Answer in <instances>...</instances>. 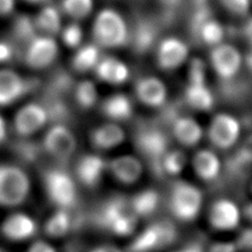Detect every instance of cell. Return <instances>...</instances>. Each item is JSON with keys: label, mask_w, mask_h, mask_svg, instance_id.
Segmentation results:
<instances>
[{"label": "cell", "mask_w": 252, "mask_h": 252, "mask_svg": "<svg viewBox=\"0 0 252 252\" xmlns=\"http://www.w3.org/2000/svg\"><path fill=\"white\" fill-rule=\"evenodd\" d=\"M92 35L100 48H121L128 43L129 26L118 10L104 8L94 18Z\"/></svg>", "instance_id": "obj_1"}, {"label": "cell", "mask_w": 252, "mask_h": 252, "mask_svg": "<svg viewBox=\"0 0 252 252\" xmlns=\"http://www.w3.org/2000/svg\"><path fill=\"white\" fill-rule=\"evenodd\" d=\"M97 221L115 236L125 237L133 233L137 226L138 217L130 206L129 199L124 197H113L101 206L97 213Z\"/></svg>", "instance_id": "obj_2"}, {"label": "cell", "mask_w": 252, "mask_h": 252, "mask_svg": "<svg viewBox=\"0 0 252 252\" xmlns=\"http://www.w3.org/2000/svg\"><path fill=\"white\" fill-rule=\"evenodd\" d=\"M30 181L25 170L15 165H0V206L16 207L29 195Z\"/></svg>", "instance_id": "obj_3"}, {"label": "cell", "mask_w": 252, "mask_h": 252, "mask_svg": "<svg viewBox=\"0 0 252 252\" xmlns=\"http://www.w3.org/2000/svg\"><path fill=\"white\" fill-rule=\"evenodd\" d=\"M177 230L168 220H158L143 229L134 238L129 249L132 252H155L167 248L175 241Z\"/></svg>", "instance_id": "obj_4"}, {"label": "cell", "mask_w": 252, "mask_h": 252, "mask_svg": "<svg viewBox=\"0 0 252 252\" xmlns=\"http://www.w3.org/2000/svg\"><path fill=\"white\" fill-rule=\"evenodd\" d=\"M47 196L58 208L70 209L76 202V186L72 177L62 168H49L43 174Z\"/></svg>", "instance_id": "obj_5"}, {"label": "cell", "mask_w": 252, "mask_h": 252, "mask_svg": "<svg viewBox=\"0 0 252 252\" xmlns=\"http://www.w3.org/2000/svg\"><path fill=\"white\" fill-rule=\"evenodd\" d=\"M185 100L189 106L198 111H209L214 105V95L206 82L205 63L200 59L190 61Z\"/></svg>", "instance_id": "obj_6"}, {"label": "cell", "mask_w": 252, "mask_h": 252, "mask_svg": "<svg viewBox=\"0 0 252 252\" xmlns=\"http://www.w3.org/2000/svg\"><path fill=\"white\" fill-rule=\"evenodd\" d=\"M202 206V192L186 182L174 185L170 193V209L182 221H192L199 215Z\"/></svg>", "instance_id": "obj_7"}, {"label": "cell", "mask_w": 252, "mask_h": 252, "mask_svg": "<svg viewBox=\"0 0 252 252\" xmlns=\"http://www.w3.org/2000/svg\"><path fill=\"white\" fill-rule=\"evenodd\" d=\"M136 146L157 174H161V161L169 151L167 136L157 128H146L139 132Z\"/></svg>", "instance_id": "obj_8"}, {"label": "cell", "mask_w": 252, "mask_h": 252, "mask_svg": "<svg viewBox=\"0 0 252 252\" xmlns=\"http://www.w3.org/2000/svg\"><path fill=\"white\" fill-rule=\"evenodd\" d=\"M39 87L38 79L24 78L12 70H0V106L12 104Z\"/></svg>", "instance_id": "obj_9"}, {"label": "cell", "mask_w": 252, "mask_h": 252, "mask_svg": "<svg viewBox=\"0 0 252 252\" xmlns=\"http://www.w3.org/2000/svg\"><path fill=\"white\" fill-rule=\"evenodd\" d=\"M210 63L220 79L231 80L239 72L244 57L233 44L221 42L211 48Z\"/></svg>", "instance_id": "obj_10"}, {"label": "cell", "mask_w": 252, "mask_h": 252, "mask_svg": "<svg viewBox=\"0 0 252 252\" xmlns=\"http://www.w3.org/2000/svg\"><path fill=\"white\" fill-rule=\"evenodd\" d=\"M43 151L58 160H67L76 148L73 133L64 124H53L48 129L42 143Z\"/></svg>", "instance_id": "obj_11"}, {"label": "cell", "mask_w": 252, "mask_h": 252, "mask_svg": "<svg viewBox=\"0 0 252 252\" xmlns=\"http://www.w3.org/2000/svg\"><path fill=\"white\" fill-rule=\"evenodd\" d=\"M58 55L59 47L56 39L50 35L39 34L26 48L22 59L28 66L41 70L50 66L56 61Z\"/></svg>", "instance_id": "obj_12"}, {"label": "cell", "mask_w": 252, "mask_h": 252, "mask_svg": "<svg viewBox=\"0 0 252 252\" xmlns=\"http://www.w3.org/2000/svg\"><path fill=\"white\" fill-rule=\"evenodd\" d=\"M241 126L235 116L226 113L217 114L209 126L208 136L211 143L220 150L235 145L239 138Z\"/></svg>", "instance_id": "obj_13"}, {"label": "cell", "mask_w": 252, "mask_h": 252, "mask_svg": "<svg viewBox=\"0 0 252 252\" xmlns=\"http://www.w3.org/2000/svg\"><path fill=\"white\" fill-rule=\"evenodd\" d=\"M189 56L188 44L177 37H167L157 43V64L163 70H175L186 62Z\"/></svg>", "instance_id": "obj_14"}, {"label": "cell", "mask_w": 252, "mask_h": 252, "mask_svg": "<svg viewBox=\"0 0 252 252\" xmlns=\"http://www.w3.org/2000/svg\"><path fill=\"white\" fill-rule=\"evenodd\" d=\"M48 122V114L41 103H29L17 112L13 126L20 136L27 137L43 127Z\"/></svg>", "instance_id": "obj_15"}, {"label": "cell", "mask_w": 252, "mask_h": 252, "mask_svg": "<svg viewBox=\"0 0 252 252\" xmlns=\"http://www.w3.org/2000/svg\"><path fill=\"white\" fill-rule=\"evenodd\" d=\"M241 213L236 202L230 199H219L211 207L209 221L218 230H232L240 222Z\"/></svg>", "instance_id": "obj_16"}, {"label": "cell", "mask_w": 252, "mask_h": 252, "mask_svg": "<svg viewBox=\"0 0 252 252\" xmlns=\"http://www.w3.org/2000/svg\"><path fill=\"white\" fill-rule=\"evenodd\" d=\"M39 34L34 18L27 15V13H20L12 21L9 40L16 47L18 53L22 58L26 48Z\"/></svg>", "instance_id": "obj_17"}, {"label": "cell", "mask_w": 252, "mask_h": 252, "mask_svg": "<svg viewBox=\"0 0 252 252\" xmlns=\"http://www.w3.org/2000/svg\"><path fill=\"white\" fill-rule=\"evenodd\" d=\"M106 170L107 163L105 159L96 154L84 155L76 164V176L87 187L96 186Z\"/></svg>", "instance_id": "obj_18"}, {"label": "cell", "mask_w": 252, "mask_h": 252, "mask_svg": "<svg viewBox=\"0 0 252 252\" xmlns=\"http://www.w3.org/2000/svg\"><path fill=\"white\" fill-rule=\"evenodd\" d=\"M135 90L139 101L152 107L161 106L167 98V88L156 76H144L139 79Z\"/></svg>", "instance_id": "obj_19"}, {"label": "cell", "mask_w": 252, "mask_h": 252, "mask_svg": "<svg viewBox=\"0 0 252 252\" xmlns=\"http://www.w3.org/2000/svg\"><path fill=\"white\" fill-rule=\"evenodd\" d=\"M129 28L128 42L133 43V48L137 52H146L150 50L153 44H155L157 34H158V24L151 18L143 17Z\"/></svg>", "instance_id": "obj_20"}, {"label": "cell", "mask_w": 252, "mask_h": 252, "mask_svg": "<svg viewBox=\"0 0 252 252\" xmlns=\"http://www.w3.org/2000/svg\"><path fill=\"white\" fill-rule=\"evenodd\" d=\"M110 173L123 184L136 183L143 173V164L137 157L122 155L112 159L107 164Z\"/></svg>", "instance_id": "obj_21"}, {"label": "cell", "mask_w": 252, "mask_h": 252, "mask_svg": "<svg viewBox=\"0 0 252 252\" xmlns=\"http://www.w3.org/2000/svg\"><path fill=\"white\" fill-rule=\"evenodd\" d=\"M1 231L9 240L24 241L34 235L37 231V224L28 215L12 214L3 221Z\"/></svg>", "instance_id": "obj_22"}, {"label": "cell", "mask_w": 252, "mask_h": 252, "mask_svg": "<svg viewBox=\"0 0 252 252\" xmlns=\"http://www.w3.org/2000/svg\"><path fill=\"white\" fill-rule=\"evenodd\" d=\"M94 71L98 79L110 84H122L129 78L127 64L114 57H102Z\"/></svg>", "instance_id": "obj_23"}, {"label": "cell", "mask_w": 252, "mask_h": 252, "mask_svg": "<svg viewBox=\"0 0 252 252\" xmlns=\"http://www.w3.org/2000/svg\"><path fill=\"white\" fill-rule=\"evenodd\" d=\"M34 22L40 34L55 37L62 29V11L59 7L46 3L34 17Z\"/></svg>", "instance_id": "obj_24"}, {"label": "cell", "mask_w": 252, "mask_h": 252, "mask_svg": "<svg viewBox=\"0 0 252 252\" xmlns=\"http://www.w3.org/2000/svg\"><path fill=\"white\" fill-rule=\"evenodd\" d=\"M125 138L123 128L115 123H105L93 130L91 141L97 150H111L122 144Z\"/></svg>", "instance_id": "obj_25"}, {"label": "cell", "mask_w": 252, "mask_h": 252, "mask_svg": "<svg viewBox=\"0 0 252 252\" xmlns=\"http://www.w3.org/2000/svg\"><path fill=\"white\" fill-rule=\"evenodd\" d=\"M192 166L196 174L206 182L214 181L221 169L219 157L209 150H201L193 156Z\"/></svg>", "instance_id": "obj_26"}, {"label": "cell", "mask_w": 252, "mask_h": 252, "mask_svg": "<svg viewBox=\"0 0 252 252\" xmlns=\"http://www.w3.org/2000/svg\"><path fill=\"white\" fill-rule=\"evenodd\" d=\"M173 133L175 138L185 146H193L202 137V128L200 124L192 118L181 116L175 120L173 124Z\"/></svg>", "instance_id": "obj_27"}, {"label": "cell", "mask_w": 252, "mask_h": 252, "mask_svg": "<svg viewBox=\"0 0 252 252\" xmlns=\"http://www.w3.org/2000/svg\"><path fill=\"white\" fill-rule=\"evenodd\" d=\"M102 111L107 118L113 121L128 120L133 114V104L125 94H113L103 102Z\"/></svg>", "instance_id": "obj_28"}, {"label": "cell", "mask_w": 252, "mask_h": 252, "mask_svg": "<svg viewBox=\"0 0 252 252\" xmlns=\"http://www.w3.org/2000/svg\"><path fill=\"white\" fill-rule=\"evenodd\" d=\"M101 48L95 43L81 44L72 58V66L78 72H87L95 69L101 59Z\"/></svg>", "instance_id": "obj_29"}, {"label": "cell", "mask_w": 252, "mask_h": 252, "mask_svg": "<svg viewBox=\"0 0 252 252\" xmlns=\"http://www.w3.org/2000/svg\"><path fill=\"white\" fill-rule=\"evenodd\" d=\"M192 37H195L198 41L213 48L217 44L223 42L224 38V29L223 26L220 24L216 17H211L202 22L199 28L196 30Z\"/></svg>", "instance_id": "obj_30"}, {"label": "cell", "mask_w": 252, "mask_h": 252, "mask_svg": "<svg viewBox=\"0 0 252 252\" xmlns=\"http://www.w3.org/2000/svg\"><path fill=\"white\" fill-rule=\"evenodd\" d=\"M130 206L138 218L150 217L159 204V195L154 189H145L137 192L129 199Z\"/></svg>", "instance_id": "obj_31"}, {"label": "cell", "mask_w": 252, "mask_h": 252, "mask_svg": "<svg viewBox=\"0 0 252 252\" xmlns=\"http://www.w3.org/2000/svg\"><path fill=\"white\" fill-rule=\"evenodd\" d=\"M12 151L18 158L29 165L37 164L44 152L42 145H39L37 142L30 141L25 137L12 144Z\"/></svg>", "instance_id": "obj_32"}, {"label": "cell", "mask_w": 252, "mask_h": 252, "mask_svg": "<svg viewBox=\"0 0 252 252\" xmlns=\"http://www.w3.org/2000/svg\"><path fill=\"white\" fill-rule=\"evenodd\" d=\"M71 227L72 218L69 209L59 208L48 219L44 230L50 237H62L70 231Z\"/></svg>", "instance_id": "obj_33"}, {"label": "cell", "mask_w": 252, "mask_h": 252, "mask_svg": "<svg viewBox=\"0 0 252 252\" xmlns=\"http://www.w3.org/2000/svg\"><path fill=\"white\" fill-rule=\"evenodd\" d=\"M94 7V0H62L61 11L74 21L87 18Z\"/></svg>", "instance_id": "obj_34"}, {"label": "cell", "mask_w": 252, "mask_h": 252, "mask_svg": "<svg viewBox=\"0 0 252 252\" xmlns=\"http://www.w3.org/2000/svg\"><path fill=\"white\" fill-rule=\"evenodd\" d=\"M76 103L82 109H92L97 102V89L92 81L83 80L75 87L74 90Z\"/></svg>", "instance_id": "obj_35"}, {"label": "cell", "mask_w": 252, "mask_h": 252, "mask_svg": "<svg viewBox=\"0 0 252 252\" xmlns=\"http://www.w3.org/2000/svg\"><path fill=\"white\" fill-rule=\"evenodd\" d=\"M187 163L185 153L179 150H169L161 161V174L177 176L183 172Z\"/></svg>", "instance_id": "obj_36"}, {"label": "cell", "mask_w": 252, "mask_h": 252, "mask_svg": "<svg viewBox=\"0 0 252 252\" xmlns=\"http://www.w3.org/2000/svg\"><path fill=\"white\" fill-rule=\"evenodd\" d=\"M186 0H158L159 3V19L164 24H173L177 20L185 6Z\"/></svg>", "instance_id": "obj_37"}, {"label": "cell", "mask_w": 252, "mask_h": 252, "mask_svg": "<svg viewBox=\"0 0 252 252\" xmlns=\"http://www.w3.org/2000/svg\"><path fill=\"white\" fill-rule=\"evenodd\" d=\"M62 42L69 48L76 49L82 44L83 40V30L78 21H73L71 24L62 27L60 31Z\"/></svg>", "instance_id": "obj_38"}, {"label": "cell", "mask_w": 252, "mask_h": 252, "mask_svg": "<svg viewBox=\"0 0 252 252\" xmlns=\"http://www.w3.org/2000/svg\"><path fill=\"white\" fill-rule=\"evenodd\" d=\"M235 165L237 167L252 166V135L241 144L239 150L235 154Z\"/></svg>", "instance_id": "obj_39"}, {"label": "cell", "mask_w": 252, "mask_h": 252, "mask_svg": "<svg viewBox=\"0 0 252 252\" xmlns=\"http://www.w3.org/2000/svg\"><path fill=\"white\" fill-rule=\"evenodd\" d=\"M222 7L236 16H246L251 8V0H219Z\"/></svg>", "instance_id": "obj_40"}, {"label": "cell", "mask_w": 252, "mask_h": 252, "mask_svg": "<svg viewBox=\"0 0 252 252\" xmlns=\"http://www.w3.org/2000/svg\"><path fill=\"white\" fill-rule=\"evenodd\" d=\"M16 57H20L10 40H0V63L10 62Z\"/></svg>", "instance_id": "obj_41"}, {"label": "cell", "mask_w": 252, "mask_h": 252, "mask_svg": "<svg viewBox=\"0 0 252 252\" xmlns=\"http://www.w3.org/2000/svg\"><path fill=\"white\" fill-rule=\"evenodd\" d=\"M235 242L239 250L252 251V228H246L240 231Z\"/></svg>", "instance_id": "obj_42"}, {"label": "cell", "mask_w": 252, "mask_h": 252, "mask_svg": "<svg viewBox=\"0 0 252 252\" xmlns=\"http://www.w3.org/2000/svg\"><path fill=\"white\" fill-rule=\"evenodd\" d=\"M235 241H219L210 246L208 252H238Z\"/></svg>", "instance_id": "obj_43"}, {"label": "cell", "mask_w": 252, "mask_h": 252, "mask_svg": "<svg viewBox=\"0 0 252 252\" xmlns=\"http://www.w3.org/2000/svg\"><path fill=\"white\" fill-rule=\"evenodd\" d=\"M28 252H56V249L51 245L44 241H35L29 248Z\"/></svg>", "instance_id": "obj_44"}, {"label": "cell", "mask_w": 252, "mask_h": 252, "mask_svg": "<svg viewBox=\"0 0 252 252\" xmlns=\"http://www.w3.org/2000/svg\"><path fill=\"white\" fill-rule=\"evenodd\" d=\"M15 9V0H0V16H8Z\"/></svg>", "instance_id": "obj_45"}, {"label": "cell", "mask_w": 252, "mask_h": 252, "mask_svg": "<svg viewBox=\"0 0 252 252\" xmlns=\"http://www.w3.org/2000/svg\"><path fill=\"white\" fill-rule=\"evenodd\" d=\"M244 37L252 48V17L248 19L244 26Z\"/></svg>", "instance_id": "obj_46"}, {"label": "cell", "mask_w": 252, "mask_h": 252, "mask_svg": "<svg viewBox=\"0 0 252 252\" xmlns=\"http://www.w3.org/2000/svg\"><path fill=\"white\" fill-rule=\"evenodd\" d=\"M91 252H122V250L118 248V247H115V246L105 245V246L97 247V248L92 250Z\"/></svg>", "instance_id": "obj_47"}, {"label": "cell", "mask_w": 252, "mask_h": 252, "mask_svg": "<svg viewBox=\"0 0 252 252\" xmlns=\"http://www.w3.org/2000/svg\"><path fill=\"white\" fill-rule=\"evenodd\" d=\"M173 252H204V251L201 250L199 246L189 245V246H186V247H184V248H181V249L173 251Z\"/></svg>", "instance_id": "obj_48"}, {"label": "cell", "mask_w": 252, "mask_h": 252, "mask_svg": "<svg viewBox=\"0 0 252 252\" xmlns=\"http://www.w3.org/2000/svg\"><path fill=\"white\" fill-rule=\"evenodd\" d=\"M7 134V128H6V123H4L3 119L0 116V143H1L4 137H6Z\"/></svg>", "instance_id": "obj_49"}, {"label": "cell", "mask_w": 252, "mask_h": 252, "mask_svg": "<svg viewBox=\"0 0 252 252\" xmlns=\"http://www.w3.org/2000/svg\"><path fill=\"white\" fill-rule=\"evenodd\" d=\"M244 214L250 221H252V202H248L244 208Z\"/></svg>", "instance_id": "obj_50"}, {"label": "cell", "mask_w": 252, "mask_h": 252, "mask_svg": "<svg viewBox=\"0 0 252 252\" xmlns=\"http://www.w3.org/2000/svg\"><path fill=\"white\" fill-rule=\"evenodd\" d=\"M244 61L246 62V64L248 65L249 70L252 72V48H251V51L247 55V57L244 58Z\"/></svg>", "instance_id": "obj_51"}, {"label": "cell", "mask_w": 252, "mask_h": 252, "mask_svg": "<svg viewBox=\"0 0 252 252\" xmlns=\"http://www.w3.org/2000/svg\"><path fill=\"white\" fill-rule=\"evenodd\" d=\"M24 1L32 4H46L49 2V0H24Z\"/></svg>", "instance_id": "obj_52"}, {"label": "cell", "mask_w": 252, "mask_h": 252, "mask_svg": "<svg viewBox=\"0 0 252 252\" xmlns=\"http://www.w3.org/2000/svg\"><path fill=\"white\" fill-rule=\"evenodd\" d=\"M0 252H2V251H1V250H0Z\"/></svg>", "instance_id": "obj_53"}]
</instances>
